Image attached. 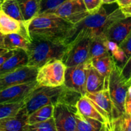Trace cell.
<instances>
[{
	"label": "cell",
	"mask_w": 131,
	"mask_h": 131,
	"mask_svg": "<svg viewBox=\"0 0 131 131\" xmlns=\"http://www.w3.org/2000/svg\"><path fill=\"white\" fill-rule=\"evenodd\" d=\"M90 38H83L67 47L62 59L67 67L83 64L90 60Z\"/></svg>",
	"instance_id": "cell-9"
},
{
	"label": "cell",
	"mask_w": 131,
	"mask_h": 131,
	"mask_svg": "<svg viewBox=\"0 0 131 131\" xmlns=\"http://www.w3.org/2000/svg\"><path fill=\"white\" fill-rule=\"evenodd\" d=\"M36 81L12 86L0 90V104L18 102L25 99L38 86Z\"/></svg>",
	"instance_id": "cell-12"
},
{
	"label": "cell",
	"mask_w": 131,
	"mask_h": 131,
	"mask_svg": "<svg viewBox=\"0 0 131 131\" xmlns=\"http://www.w3.org/2000/svg\"><path fill=\"white\" fill-rule=\"evenodd\" d=\"M37 70V68L26 65L12 72L0 75V90L12 86L36 81Z\"/></svg>",
	"instance_id": "cell-10"
},
{
	"label": "cell",
	"mask_w": 131,
	"mask_h": 131,
	"mask_svg": "<svg viewBox=\"0 0 131 131\" xmlns=\"http://www.w3.org/2000/svg\"><path fill=\"white\" fill-rule=\"evenodd\" d=\"M122 11L123 12L125 16H131V5L129 6H124V7L120 8Z\"/></svg>",
	"instance_id": "cell-37"
},
{
	"label": "cell",
	"mask_w": 131,
	"mask_h": 131,
	"mask_svg": "<svg viewBox=\"0 0 131 131\" xmlns=\"http://www.w3.org/2000/svg\"><path fill=\"white\" fill-rule=\"evenodd\" d=\"M116 3L119 7H124L131 5V0H117Z\"/></svg>",
	"instance_id": "cell-36"
},
{
	"label": "cell",
	"mask_w": 131,
	"mask_h": 131,
	"mask_svg": "<svg viewBox=\"0 0 131 131\" xmlns=\"http://www.w3.org/2000/svg\"><path fill=\"white\" fill-rule=\"evenodd\" d=\"M76 107L81 113L103 123L106 130H111L107 115L90 99L86 95L82 96L77 102Z\"/></svg>",
	"instance_id": "cell-14"
},
{
	"label": "cell",
	"mask_w": 131,
	"mask_h": 131,
	"mask_svg": "<svg viewBox=\"0 0 131 131\" xmlns=\"http://www.w3.org/2000/svg\"><path fill=\"white\" fill-rule=\"evenodd\" d=\"M85 95L90 99L96 105L99 106L108 117L110 129L111 130L112 124L115 120V110L110 97L108 89H104L95 93H88Z\"/></svg>",
	"instance_id": "cell-15"
},
{
	"label": "cell",
	"mask_w": 131,
	"mask_h": 131,
	"mask_svg": "<svg viewBox=\"0 0 131 131\" xmlns=\"http://www.w3.org/2000/svg\"><path fill=\"white\" fill-rule=\"evenodd\" d=\"M8 51V50H7L5 48H0V54H1L3 53H5V52H6V51Z\"/></svg>",
	"instance_id": "cell-41"
},
{
	"label": "cell",
	"mask_w": 131,
	"mask_h": 131,
	"mask_svg": "<svg viewBox=\"0 0 131 131\" xmlns=\"http://www.w3.org/2000/svg\"><path fill=\"white\" fill-rule=\"evenodd\" d=\"M4 0H0V11L1 10V6H2V3L3 2Z\"/></svg>",
	"instance_id": "cell-42"
},
{
	"label": "cell",
	"mask_w": 131,
	"mask_h": 131,
	"mask_svg": "<svg viewBox=\"0 0 131 131\" xmlns=\"http://www.w3.org/2000/svg\"><path fill=\"white\" fill-rule=\"evenodd\" d=\"M0 48H5L3 43V35L0 33Z\"/></svg>",
	"instance_id": "cell-40"
},
{
	"label": "cell",
	"mask_w": 131,
	"mask_h": 131,
	"mask_svg": "<svg viewBox=\"0 0 131 131\" xmlns=\"http://www.w3.org/2000/svg\"><path fill=\"white\" fill-rule=\"evenodd\" d=\"M23 131H57L53 117L33 124H26Z\"/></svg>",
	"instance_id": "cell-27"
},
{
	"label": "cell",
	"mask_w": 131,
	"mask_h": 131,
	"mask_svg": "<svg viewBox=\"0 0 131 131\" xmlns=\"http://www.w3.org/2000/svg\"><path fill=\"white\" fill-rule=\"evenodd\" d=\"M21 11L24 26H26L39 13L38 0H17Z\"/></svg>",
	"instance_id": "cell-23"
},
{
	"label": "cell",
	"mask_w": 131,
	"mask_h": 131,
	"mask_svg": "<svg viewBox=\"0 0 131 131\" xmlns=\"http://www.w3.org/2000/svg\"><path fill=\"white\" fill-rule=\"evenodd\" d=\"M28 114L23 105L15 115L0 119V131L23 130L24 125L28 124Z\"/></svg>",
	"instance_id": "cell-17"
},
{
	"label": "cell",
	"mask_w": 131,
	"mask_h": 131,
	"mask_svg": "<svg viewBox=\"0 0 131 131\" xmlns=\"http://www.w3.org/2000/svg\"><path fill=\"white\" fill-rule=\"evenodd\" d=\"M129 84L121 74V67L115 63L109 78L108 90L115 110V119L125 112V104Z\"/></svg>",
	"instance_id": "cell-4"
},
{
	"label": "cell",
	"mask_w": 131,
	"mask_h": 131,
	"mask_svg": "<svg viewBox=\"0 0 131 131\" xmlns=\"http://www.w3.org/2000/svg\"><path fill=\"white\" fill-rule=\"evenodd\" d=\"M74 24L49 12L40 14L26 26L31 40L47 39L61 43L63 38Z\"/></svg>",
	"instance_id": "cell-2"
},
{
	"label": "cell",
	"mask_w": 131,
	"mask_h": 131,
	"mask_svg": "<svg viewBox=\"0 0 131 131\" xmlns=\"http://www.w3.org/2000/svg\"><path fill=\"white\" fill-rule=\"evenodd\" d=\"M48 12L52 13L72 24L79 23L90 14L83 0H65Z\"/></svg>",
	"instance_id": "cell-7"
},
{
	"label": "cell",
	"mask_w": 131,
	"mask_h": 131,
	"mask_svg": "<svg viewBox=\"0 0 131 131\" xmlns=\"http://www.w3.org/2000/svg\"><path fill=\"white\" fill-rule=\"evenodd\" d=\"M67 50V47L59 42L33 38L26 51L28 57V65L38 69L51 60H62Z\"/></svg>",
	"instance_id": "cell-3"
},
{
	"label": "cell",
	"mask_w": 131,
	"mask_h": 131,
	"mask_svg": "<svg viewBox=\"0 0 131 131\" xmlns=\"http://www.w3.org/2000/svg\"><path fill=\"white\" fill-rule=\"evenodd\" d=\"M86 62L67 67L65 74L64 85L69 89L79 92L83 96L86 93Z\"/></svg>",
	"instance_id": "cell-11"
},
{
	"label": "cell",
	"mask_w": 131,
	"mask_h": 131,
	"mask_svg": "<svg viewBox=\"0 0 131 131\" xmlns=\"http://www.w3.org/2000/svg\"><path fill=\"white\" fill-rule=\"evenodd\" d=\"M131 31V16H125L113 23L104 33L109 41L120 45Z\"/></svg>",
	"instance_id": "cell-13"
},
{
	"label": "cell",
	"mask_w": 131,
	"mask_h": 131,
	"mask_svg": "<svg viewBox=\"0 0 131 131\" xmlns=\"http://www.w3.org/2000/svg\"><path fill=\"white\" fill-rule=\"evenodd\" d=\"M117 0H102V3L103 4H107V5H110V4L116 3Z\"/></svg>",
	"instance_id": "cell-39"
},
{
	"label": "cell",
	"mask_w": 131,
	"mask_h": 131,
	"mask_svg": "<svg viewBox=\"0 0 131 131\" xmlns=\"http://www.w3.org/2000/svg\"><path fill=\"white\" fill-rule=\"evenodd\" d=\"M109 80L106 79L91 64L90 60L86 62V88L88 93H95L104 89H108Z\"/></svg>",
	"instance_id": "cell-16"
},
{
	"label": "cell",
	"mask_w": 131,
	"mask_h": 131,
	"mask_svg": "<svg viewBox=\"0 0 131 131\" xmlns=\"http://www.w3.org/2000/svg\"><path fill=\"white\" fill-rule=\"evenodd\" d=\"M90 60L92 66L104 76L106 79L109 80L111 70L116 63L113 56L110 55L105 57Z\"/></svg>",
	"instance_id": "cell-24"
},
{
	"label": "cell",
	"mask_w": 131,
	"mask_h": 131,
	"mask_svg": "<svg viewBox=\"0 0 131 131\" xmlns=\"http://www.w3.org/2000/svg\"><path fill=\"white\" fill-rule=\"evenodd\" d=\"M65 86L49 87L38 86L24 99V107L28 115L37 109L58 102Z\"/></svg>",
	"instance_id": "cell-5"
},
{
	"label": "cell",
	"mask_w": 131,
	"mask_h": 131,
	"mask_svg": "<svg viewBox=\"0 0 131 131\" xmlns=\"http://www.w3.org/2000/svg\"><path fill=\"white\" fill-rule=\"evenodd\" d=\"M82 96L83 95L79 92L69 89L65 86L63 90L60 95L58 102L67 104L71 106H76L77 102Z\"/></svg>",
	"instance_id": "cell-30"
},
{
	"label": "cell",
	"mask_w": 131,
	"mask_h": 131,
	"mask_svg": "<svg viewBox=\"0 0 131 131\" xmlns=\"http://www.w3.org/2000/svg\"><path fill=\"white\" fill-rule=\"evenodd\" d=\"M14 53V51L12 50H8L5 53H3L0 54V67Z\"/></svg>",
	"instance_id": "cell-35"
},
{
	"label": "cell",
	"mask_w": 131,
	"mask_h": 131,
	"mask_svg": "<svg viewBox=\"0 0 131 131\" xmlns=\"http://www.w3.org/2000/svg\"><path fill=\"white\" fill-rule=\"evenodd\" d=\"M76 106L57 102L54 104L53 117L57 131H76Z\"/></svg>",
	"instance_id": "cell-8"
},
{
	"label": "cell",
	"mask_w": 131,
	"mask_h": 131,
	"mask_svg": "<svg viewBox=\"0 0 131 131\" xmlns=\"http://www.w3.org/2000/svg\"><path fill=\"white\" fill-rule=\"evenodd\" d=\"M119 47L124 52L126 59L127 60L131 55V31L128 34L126 38L120 43Z\"/></svg>",
	"instance_id": "cell-33"
},
{
	"label": "cell",
	"mask_w": 131,
	"mask_h": 131,
	"mask_svg": "<svg viewBox=\"0 0 131 131\" xmlns=\"http://www.w3.org/2000/svg\"><path fill=\"white\" fill-rule=\"evenodd\" d=\"M125 17L120 7L110 12L104 4L96 12L90 14L85 18L74 24L63 38L61 43L67 47L72 46L83 38L104 37L107 28L118 19Z\"/></svg>",
	"instance_id": "cell-1"
},
{
	"label": "cell",
	"mask_w": 131,
	"mask_h": 131,
	"mask_svg": "<svg viewBox=\"0 0 131 131\" xmlns=\"http://www.w3.org/2000/svg\"><path fill=\"white\" fill-rule=\"evenodd\" d=\"M83 1L90 14L96 12L103 4L102 0H83Z\"/></svg>",
	"instance_id": "cell-32"
},
{
	"label": "cell",
	"mask_w": 131,
	"mask_h": 131,
	"mask_svg": "<svg viewBox=\"0 0 131 131\" xmlns=\"http://www.w3.org/2000/svg\"><path fill=\"white\" fill-rule=\"evenodd\" d=\"M121 74L125 81L127 83L131 78V55L123 65L122 67H121Z\"/></svg>",
	"instance_id": "cell-34"
},
{
	"label": "cell",
	"mask_w": 131,
	"mask_h": 131,
	"mask_svg": "<svg viewBox=\"0 0 131 131\" xmlns=\"http://www.w3.org/2000/svg\"><path fill=\"white\" fill-rule=\"evenodd\" d=\"M105 37H98L90 39V60L100 58L111 55L107 46Z\"/></svg>",
	"instance_id": "cell-22"
},
{
	"label": "cell",
	"mask_w": 131,
	"mask_h": 131,
	"mask_svg": "<svg viewBox=\"0 0 131 131\" xmlns=\"http://www.w3.org/2000/svg\"><path fill=\"white\" fill-rule=\"evenodd\" d=\"M65 0H38L39 4V13L48 12L56 8Z\"/></svg>",
	"instance_id": "cell-31"
},
{
	"label": "cell",
	"mask_w": 131,
	"mask_h": 131,
	"mask_svg": "<svg viewBox=\"0 0 131 131\" xmlns=\"http://www.w3.org/2000/svg\"><path fill=\"white\" fill-rule=\"evenodd\" d=\"M67 67L61 60H52L38 68L36 81L39 86L57 87L64 84Z\"/></svg>",
	"instance_id": "cell-6"
},
{
	"label": "cell",
	"mask_w": 131,
	"mask_h": 131,
	"mask_svg": "<svg viewBox=\"0 0 131 131\" xmlns=\"http://www.w3.org/2000/svg\"><path fill=\"white\" fill-rule=\"evenodd\" d=\"M1 10L9 16L24 23L21 11L17 0H4Z\"/></svg>",
	"instance_id": "cell-26"
},
{
	"label": "cell",
	"mask_w": 131,
	"mask_h": 131,
	"mask_svg": "<svg viewBox=\"0 0 131 131\" xmlns=\"http://www.w3.org/2000/svg\"><path fill=\"white\" fill-rule=\"evenodd\" d=\"M24 27V23L9 16L2 10L0 11V33L2 35L20 33Z\"/></svg>",
	"instance_id": "cell-21"
},
{
	"label": "cell",
	"mask_w": 131,
	"mask_h": 131,
	"mask_svg": "<svg viewBox=\"0 0 131 131\" xmlns=\"http://www.w3.org/2000/svg\"><path fill=\"white\" fill-rule=\"evenodd\" d=\"M28 57L24 50H14L11 56L0 67V75L12 72L22 67L28 65Z\"/></svg>",
	"instance_id": "cell-18"
},
{
	"label": "cell",
	"mask_w": 131,
	"mask_h": 131,
	"mask_svg": "<svg viewBox=\"0 0 131 131\" xmlns=\"http://www.w3.org/2000/svg\"><path fill=\"white\" fill-rule=\"evenodd\" d=\"M125 112L131 115V101H128L125 102Z\"/></svg>",
	"instance_id": "cell-38"
},
{
	"label": "cell",
	"mask_w": 131,
	"mask_h": 131,
	"mask_svg": "<svg viewBox=\"0 0 131 131\" xmlns=\"http://www.w3.org/2000/svg\"><path fill=\"white\" fill-rule=\"evenodd\" d=\"M127 83L129 84V85H130V84H131V80L129 81H128Z\"/></svg>",
	"instance_id": "cell-43"
},
{
	"label": "cell",
	"mask_w": 131,
	"mask_h": 131,
	"mask_svg": "<svg viewBox=\"0 0 131 131\" xmlns=\"http://www.w3.org/2000/svg\"><path fill=\"white\" fill-rule=\"evenodd\" d=\"M130 80H131V78H130V79H129V81H130ZM128 81H127V82H128Z\"/></svg>",
	"instance_id": "cell-44"
},
{
	"label": "cell",
	"mask_w": 131,
	"mask_h": 131,
	"mask_svg": "<svg viewBox=\"0 0 131 131\" xmlns=\"http://www.w3.org/2000/svg\"><path fill=\"white\" fill-rule=\"evenodd\" d=\"M54 105L49 104L37 109L28 115V124L44 121L52 117Z\"/></svg>",
	"instance_id": "cell-25"
},
{
	"label": "cell",
	"mask_w": 131,
	"mask_h": 131,
	"mask_svg": "<svg viewBox=\"0 0 131 131\" xmlns=\"http://www.w3.org/2000/svg\"><path fill=\"white\" fill-rule=\"evenodd\" d=\"M24 104V100L18 102L0 104V119L16 115Z\"/></svg>",
	"instance_id": "cell-28"
},
{
	"label": "cell",
	"mask_w": 131,
	"mask_h": 131,
	"mask_svg": "<svg viewBox=\"0 0 131 131\" xmlns=\"http://www.w3.org/2000/svg\"><path fill=\"white\" fill-rule=\"evenodd\" d=\"M75 116L76 131L107 130L106 125L103 123L83 115L78 110L75 112Z\"/></svg>",
	"instance_id": "cell-20"
},
{
	"label": "cell",
	"mask_w": 131,
	"mask_h": 131,
	"mask_svg": "<svg viewBox=\"0 0 131 131\" xmlns=\"http://www.w3.org/2000/svg\"><path fill=\"white\" fill-rule=\"evenodd\" d=\"M31 38L19 33L3 35L4 47L7 50H24L26 51Z\"/></svg>",
	"instance_id": "cell-19"
},
{
	"label": "cell",
	"mask_w": 131,
	"mask_h": 131,
	"mask_svg": "<svg viewBox=\"0 0 131 131\" xmlns=\"http://www.w3.org/2000/svg\"><path fill=\"white\" fill-rule=\"evenodd\" d=\"M111 130L131 131V115L125 112L113 122Z\"/></svg>",
	"instance_id": "cell-29"
}]
</instances>
